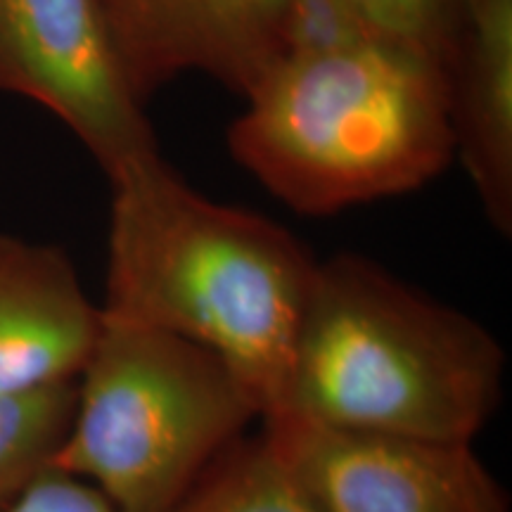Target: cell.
Wrapping results in <instances>:
<instances>
[{"label": "cell", "mask_w": 512, "mask_h": 512, "mask_svg": "<svg viewBox=\"0 0 512 512\" xmlns=\"http://www.w3.org/2000/svg\"><path fill=\"white\" fill-rule=\"evenodd\" d=\"M110 181L102 318L164 330L221 356L261 420L280 411L318 259L256 211L209 200L162 157Z\"/></svg>", "instance_id": "cell-1"}, {"label": "cell", "mask_w": 512, "mask_h": 512, "mask_svg": "<svg viewBox=\"0 0 512 512\" xmlns=\"http://www.w3.org/2000/svg\"><path fill=\"white\" fill-rule=\"evenodd\" d=\"M505 366L477 318L370 256L339 252L318 259L271 418L472 444L501 406Z\"/></svg>", "instance_id": "cell-2"}, {"label": "cell", "mask_w": 512, "mask_h": 512, "mask_svg": "<svg viewBox=\"0 0 512 512\" xmlns=\"http://www.w3.org/2000/svg\"><path fill=\"white\" fill-rule=\"evenodd\" d=\"M242 100L230 155L302 216L408 195L456 159L444 62L392 36L280 57Z\"/></svg>", "instance_id": "cell-3"}, {"label": "cell", "mask_w": 512, "mask_h": 512, "mask_svg": "<svg viewBox=\"0 0 512 512\" xmlns=\"http://www.w3.org/2000/svg\"><path fill=\"white\" fill-rule=\"evenodd\" d=\"M252 420L259 406L214 351L102 318L53 467L117 512H169Z\"/></svg>", "instance_id": "cell-4"}, {"label": "cell", "mask_w": 512, "mask_h": 512, "mask_svg": "<svg viewBox=\"0 0 512 512\" xmlns=\"http://www.w3.org/2000/svg\"><path fill=\"white\" fill-rule=\"evenodd\" d=\"M0 93L55 114L105 176L159 152L98 0H0Z\"/></svg>", "instance_id": "cell-5"}, {"label": "cell", "mask_w": 512, "mask_h": 512, "mask_svg": "<svg viewBox=\"0 0 512 512\" xmlns=\"http://www.w3.org/2000/svg\"><path fill=\"white\" fill-rule=\"evenodd\" d=\"M323 512H512L472 444L342 432L292 418L261 420Z\"/></svg>", "instance_id": "cell-6"}, {"label": "cell", "mask_w": 512, "mask_h": 512, "mask_svg": "<svg viewBox=\"0 0 512 512\" xmlns=\"http://www.w3.org/2000/svg\"><path fill=\"white\" fill-rule=\"evenodd\" d=\"M138 102L200 72L240 98L283 57L287 0H98Z\"/></svg>", "instance_id": "cell-7"}, {"label": "cell", "mask_w": 512, "mask_h": 512, "mask_svg": "<svg viewBox=\"0 0 512 512\" xmlns=\"http://www.w3.org/2000/svg\"><path fill=\"white\" fill-rule=\"evenodd\" d=\"M100 320L64 249L0 233V394L74 382Z\"/></svg>", "instance_id": "cell-8"}, {"label": "cell", "mask_w": 512, "mask_h": 512, "mask_svg": "<svg viewBox=\"0 0 512 512\" xmlns=\"http://www.w3.org/2000/svg\"><path fill=\"white\" fill-rule=\"evenodd\" d=\"M453 145L486 221L512 233V0H463L446 62Z\"/></svg>", "instance_id": "cell-9"}, {"label": "cell", "mask_w": 512, "mask_h": 512, "mask_svg": "<svg viewBox=\"0 0 512 512\" xmlns=\"http://www.w3.org/2000/svg\"><path fill=\"white\" fill-rule=\"evenodd\" d=\"M169 512H323L264 432L226 448Z\"/></svg>", "instance_id": "cell-10"}, {"label": "cell", "mask_w": 512, "mask_h": 512, "mask_svg": "<svg viewBox=\"0 0 512 512\" xmlns=\"http://www.w3.org/2000/svg\"><path fill=\"white\" fill-rule=\"evenodd\" d=\"M76 406V380L0 394V510L53 467Z\"/></svg>", "instance_id": "cell-11"}, {"label": "cell", "mask_w": 512, "mask_h": 512, "mask_svg": "<svg viewBox=\"0 0 512 512\" xmlns=\"http://www.w3.org/2000/svg\"><path fill=\"white\" fill-rule=\"evenodd\" d=\"M384 36L399 38L448 62L456 43L463 0H351Z\"/></svg>", "instance_id": "cell-12"}, {"label": "cell", "mask_w": 512, "mask_h": 512, "mask_svg": "<svg viewBox=\"0 0 512 512\" xmlns=\"http://www.w3.org/2000/svg\"><path fill=\"white\" fill-rule=\"evenodd\" d=\"M384 36L351 0H287L285 55L323 53Z\"/></svg>", "instance_id": "cell-13"}, {"label": "cell", "mask_w": 512, "mask_h": 512, "mask_svg": "<svg viewBox=\"0 0 512 512\" xmlns=\"http://www.w3.org/2000/svg\"><path fill=\"white\" fill-rule=\"evenodd\" d=\"M0 512H117L112 503L93 489L91 484L81 482L67 472L50 470L34 479L27 489L15 498L8 508Z\"/></svg>", "instance_id": "cell-14"}]
</instances>
